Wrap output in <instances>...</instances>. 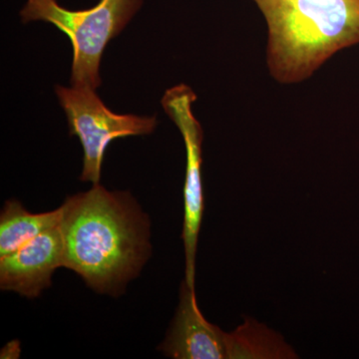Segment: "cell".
<instances>
[{"label":"cell","instance_id":"6da1fadb","mask_svg":"<svg viewBox=\"0 0 359 359\" xmlns=\"http://www.w3.org/2000/svg\"><path fill=\"white\" fill-rule=\"evenodd\" d=\"M61 210L65 268L99 294H121L150 257L147 215L129 193L100 184L68 197Z\"/></svg>","mask_w":359,"mask_h":359},{"label":"cell","instance_id":"7a4b0ae2","mask_svg":"<svg viewBox=\"0 0 359 359\" xmlns=\"http://www.w3.org/2000/svg\"><path fill=\"white\" fill-rule=\"evenodd\" d=\"M268 25L269 72L306 79L337 52L359 44V0H252Z\"/></svg>","mask_w":359,"mask_h":359},{"label":"cell","instance_id":"3957f363","mask_svg":"<svg viewBox=\"0 0 359 359\" xmlns=\"http://www.w3.org/2000/svg\"><path fill=\"white\" fill-rule=\"evenodd\" d=\"M143 0H99L91 8L71 11L57 0H26L20 11L25 23L44 21L67 35L73 49L71 85L96 90L108 43L126 27Z\"/></svg>","mask_w":359,"mask_h":359},{"label":"cell","instance_id":"277c9868","mask_svg":"<svg viewBox=\"0 0 359 359\" xmlns=\"http://www.w3.org/2000/svg\"><path fill=\"white\" fill-rule=\"evenodd\" d=\"M95 91L60 85L55 88L59 103L67 117L69 133L78 137L83 148V168L80 180L98 185L104 154L111 142L124 137L151 134L158 122L156 116L112 112Z\"/></svg>","mask_w":359,"mask_h":359},{"label":"cell","instance_id":"5b68a950","mask_svg":"<svg viewBox=\"0 0 359 359\" xmlns=\"http://www.w3.org/2000/svg\"><path fill=\"white\" fill-rule=\"evenodd\" d=\"M197 95L185 84L177 85L168 89L163 96V109L178 127L186 148V177L184 185V224L182 238L186 256L185 282L190 289L195 290L196 257L198 238L203 212L202 144L203 129L193 114L192 105Z\"/></svg>","mask_w":359,"mask_h":359},{"label":"cell","instance_id":"8992f818","mask_svg":"<svg viewBox=\"0 0 359 359\" xmlns=\"http://www.w3.org/2000/svg\"><path fill=\"white\" fill-rule=\"evenodd\" d=\"M59 268H65V247L57 226L0 257V289L35 299L50 287Z\"/></svg>","mask_w":359,"mask_h":359},{"label":"cell","instance_id":"52a82bcc","mask_svg":"<svg viewBox=\"0 0 359 359\" xmlns=\"http://www.w3.org/2000/svg\"><path fill=\"white\" fill-rule=\"evenodd\" d=\"M159 349L174 359H226V332L205 320L195 290L186 282L182 283L173 323Z\"/></svg>","mask_w":359,"mask_h":359},{"label":"cell","instance_id":"ba28073f","mask_svg":"<svg viewBox=\"0 0 359 359\" xmlns=\"http://www.w3.org/2000/svg\"><path fill=\"white\" fill-rule=\"evenodd\" d=\"M61 218V207L32 214L18 201H6L0 214V257L13 254L41 233L59 226Z\"/></svg>","mask_w":359,"mask_h":359},{"label":"cell","instance_id":"9c48e42d","mask_svg":"<svg viewBox=\"0 0 359 359\" xmlns=\"http://www.w3.org/2000/svg\"><path fill=\"white\" fill-rule=\"evenodd\" d=\"M297 358L294 349L266 325L245 318L237 330L226 334V359Z\"/></svg>","mask_w":359,"mask_h":359},{"label":"cell","instance_id":"30bf717a","mask_svg":"<svg viewBox=\"0 0 359 359\" xmlns=\"http://www.w3.org/2000/svg\"><path fill=\"white\" fill-rule=\"evenodd\" d=\"M21 348L20 340L15 339L9 341L0 353V358L2 359H16L20 358Z\"/></svg>","mask_w":359,"mask_h":359}]
</instances>
